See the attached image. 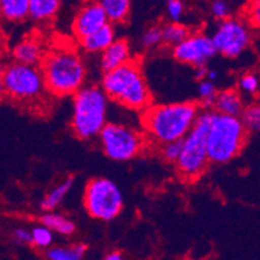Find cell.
Listing matches in <instances>:
<instances>
[{
  "instance_id": "cell-1",
  "label": "cell",
  "mask_w": 260,
  "mask_h": 260,
  "mask_svg": "<svg viewBox=\"0 0 260 260\" xmlns=\"http://www.w3.org/2000/svg\"><path fill=\"white\" fill-rule=\"evenodd\" d=\"M200 110V104L193 101L149 105L141 112L144 135L157 145L180 140L191 128Z\"/></svg>"
},
{
  "instance_id": "cell-2",
  "label": "cell",
  "mask_w": 260,
  "mask_h": 260,
  "mask_svg": "<svg viewBox=\"0 0 260 260\" xmlns=\"http://www.w3.org/2000/svg\"><path fill=\"white\" fill-rule=\"evenodd\" d=\"M46 91L56 98L73 96L86 83L87 69L77 51L66 47L53 48L40 61Z\"/></svg>"
},
{
  "instance_id": "cell-3",
  "label": "cell",
  "mask_w": 260,
  "mask_h": 260,
  "mask_svg": "<svg viewBox=\"0 0 260 260\" xmlns=\"http://www.w3.org/2000/svg\"><path fill=\"white\" fill-rule=\"evenodd\" d=\"M101 88L109 100L131 110L143 112L144 109L152 105L150 89L140 63L134 58L110 72L104 73Z\"/></svg>"
},
{
  "instance_id": "cell-4",
  "label": "cell",
  "mask_w": 260,
  "mask_h": 260,
  "mask_svg": "<svg viewBox=\"0 0 260 260\" xmlns=\"http://www.w3.org/2000/svg\"><path fill=\"white\" fill-rule=\"evenodd\" d=\"M109 98L101 86H82L73 94L72 128L80 140L98 138L108 123Z\"/></svg>"
},
{
  "instance_id": "cell-5",
  "label": "cell",
  "mask_w": 260,
  "mask_h": 260,
  "mask_svg": "<svg viewBox=\"0 0 260 260\" xmlns=\"http://www.w3.org/2000/svg\"><path fill=\"white\" fill-rule=\"evenodd\" d=\"M249 134L240 117L214 112L206 141L209 162L223 165L237 157L245 146Z\"/></svg>"
},
{
  "instance_id": "cell-6",
  "label": "cell",
  "mask_w": 260,
  "mask_h": 260,
  "mask_svg": "<svg viewBox=\"0 0 260 260\" xmlns=\"http://www.w3.org/2000/svg\"><path fill=\"white\" fill-rule=\"evenodd\" d=\"M212 114L214 110H200L191 128L183 138L180 155L175 163L184 180H197L209 166L206 141Z\"/></svg>"
},
{
  "instance_id": "cell-7",
  "label": "cell",
  "mask_w": 260,
  "mask_h": 260,
  "mask_svg": "<svg viewBox=\"0 0 260 260\" xmlns=\"http://www.w3.org/2000/svg\"><path fill=\"white\" fill-rule=\"evenodd\" d=\"M99 139L106 157L118 162L138 157L148 144L143 132L120 123H106L99 134Z\"/></svg>"
},
{
  "instance_id": "cell-8",
  "label": "cell",
  "mask_w": 260,
  "mask_h": 260,
  "mask_svg": "<svg viewBox=\"0 0 260 260\" xmlns=\"http://www.w3.org/2000/svg\"><path fill=\"white\" fill-rule=\"evenodd\" d=\"M84 209L92 217L103 221L114 220L123 209L119 186L105 177L92 179L84 190Z\"/></svg>"
},
{
  "instance_id": "cell-9",
  "label": "cell",
  "mask_w": 260,
  "mask_h": 260,
  "mask_svg": "<svg viewBox=\"0 0 260 260\" xmlns=\"http://www.w3.org/2000/svg\"><path fill=\"white\" fill-rule=\"evenodd\" d=\"M6 96L17 101H34L46 91L43 74L35 65L13 62L3 69Z\"/></svg>"
},
{
  "instance_id": "cell-10",
  "label": "cell",
  "mask_w": 260,
  "mask_h": 260,
  "mask_svg": "<svg viewBox=\"0 0 260 260\" xmlns=\"http://www.w3.org/2000/svg\"><path fill=\"white\" fill-rule=\"evenodd\" d=\"M216 53L226 58H237L252 43L250 26L241 18L231 17L221 20L211 37Z\"/></svg>"
},
{
  "instance_id": "cell-11",
  "label": "cell",
  "mask_w": 260,
  "mask_h": 260,
  "mask_svg": "<svg viewBox=\"0 0 260 260\" xmlns=\"http://www.w3.org/2000/svg\"><path fill=\"white\" fill-rule=\"evenodd\" d=\"M172 54L179 62L186 63L193 68H201L206 66V63L216 54V51L212 44L211 37L203 32H190L183 42L172 47Z\"/></svg>"
},
{
  "instance_id": "cell-12",
  "label": "cell",
  "mask_w": 260,
  "mask_h": 260,
  "mask_svg": "<svg viewBox=\"0 0 260 260\" xmlns=\"http://www.w3.org/2000/svg\"><path fill=\"white\" fill-rule=\"evenodd\" d=\"M108 22V17L100 4L96 0L88 2L79 9L73 21V34L79 40L99 30Z\"/></svg>"
},
{
  "instance_id": "cell-13",
  "label": "cell",
  "mask_w": 260,
  "mask_h": 260,
  "mask_svg": "<svg viewBox=\"0 0 260 260\" xmlns=\"http://www.w3.org/2000/svg\"><path fill=\"white\" fill-rule=\"evenodd\" d=\"M132 58L131 48L126 39H114L110 46L101 52L100 66L103 73L110 72Z\"/></svg>"
},
{
  "instance_id": "cell-14",
  "label": "cell",
  "mask_w": 260,
  "mask_h": 260,
  "mask_svg": "<svg viewBox=\"0 0 260 260\" xmlns=\"http://www.w3.org/2000/svg\"><path fill=\"white\" fill-rule=\"evenodd\" d=\"M115 39L114 26L110 22L105 23L103 27L96 30L92 34L79 39L80 47L88 53H101L106 47L110 46L113 40Z\"/></svg>"
},
{
  "instance_id": "cell-15",
  "label": "cell",
  "mask_w": 260,
  "mask_h": 260,
  "mask_svg": "<svg viewBox=\"0 0 260 260\" xmlns=\"http://www.w3.org/2000/svg\"><path fill=\"white\" fill-rule=\"evenodd\" d=\"M13 58L16 62L26 65H39L43 58V49L39 40L34 37L25 38L13 48Z\"/></svg>"
},
{
  "instance_id": "cell-16",
  "label": "cell",
  "mask_w": 260,
  "mask_h": 260,
  "mask_svg": "<svg viewBox=\"0 0 260 260\" xmlns=\"http://www.w3.org/2000/svg\"><path fill=\"white\" fill-rule=\"evenodd\" d=\"M243 106L245 105H243V100L240 91L236 88H226L216 93L214 112L225 115L240 117Z\"/></svg>"
},
{
  "instance_id": "cell-17",
  "label": "cell",
  "mask_w": 260,
  "mask_h": 260,
  "mask_svg": "<svg viewBox=\"0 0 260 260\" xmlns=\"http://www.w3.org/2000/svg\"><path fill=\"white\" fill-rule=\"evenodd\" d=\"M61 0H29L27 17L35 22L47 23L58 13Z\"/></svg>"
},
{
  "instance_id": "cell-18",
  "label": "cell",
  "mask_w": 260,
  "mask_h": 260,
  "mask_svg": "<svg viewBox=\"0 0 260 260\" xmlns=\"http://www.w3.org/2000/svg\"><path fill=\"white\" fill-rule=\"evenodd\" d=\"M105 12L110 23H123L128 20L131 0H96Z\"/></svg>"
},
{
  "instance_id": "cell-19",
  "label": "cell",
  "mask_w": 260,
  "mask_h": 260,
  "mask_svg": "<svg viewBox=\"0 0 260 260\" xmlns=\"http://www.w3.org/2000/svg\"><path fill=\"white\" fill-rule=\"evenodd\" d=\"M29 0H0V17L9 22H20L27 17Z\"/></svg>"
},
{
  "instance_id": "cell-20",
  "label": "cell",
  "mask_w": 260,
  "mask_h": 260,
  "mask_svg": "<svg viewBox=\"0 0 260 260\" xmlns=\"http://www.w3.org/2000/svg\"><path fill=\"white\" fill-rule=\"evenodd\" d=\"M86 252L87 246L84 243H77L68 247L49 246V249L46 251V257L49 260H80L83 259Z\"/></svg>"
},
{
  "instance_id": "cell-21",
  "label": "cell",
  "mask_w": 260,
  "mask_h": 260,
  "mask_svg": "<svg viewBox=\"0 0 260 260\" xmlns=\"http://www.w3.org/2000/svg\"><path fill=\"white\" fill-rule=\"evenodd\" d=\"M73 184H74V177H69V179H66L63 183H61L60 185L56 186L54 189H52L48 194L44 197L42 203H40V209L46 212L52 211V210L56 209V207L61 203V201L65 198V196L69 193Z\"/></svg>"
},
{
  "instance_id": "cell-22",
  "label": "cell",
  "mask_w": 260,
  "mask_h": 260,
  "mask_svg": "<svg viewBox=\"0 0 260 260\" xmlns=\"http://www.w3.org/2000/svg\"><path fill=\"white\" fill-rule=\"evenodd\" d=\"M160 31H162V43L169 47H175L190 34V29L188 26L180 22H171L169 25H165L160 27Z\"/></svg>"
},
{
  "instance_id": "cell-23",
  "label": "cell",
  "mask_w": 260,
  "mask_h": 260,
  "mask_svg": "<svg viewBox=\"0 0 260 260\" xmlns=\"http://www.w3.org/2000/svg\"><path fill=\"white\" fill-rule=\"evenodd\" d=\"M40 221L52 232H57L62 236H72L75 232V224L72 220L61 216V215L52 214L49 211L42 216Z\"/></svg>"
},
{
  "instance_id": "cell-24",
  "label": "cell",
  "mask_w": 260,
  "mask_h": 260,
  "mask_svg": "<svg viewBox=\"0 0 260 260\" xmlns=\"http://www.w3.org/2000/svg\"><path fill=\"white\" fill-rule=\"evenodd\" d=\"M216 86L212 80L202 79L200 80L198 86V94H200V108L206 109V110H212L215 104V98H216Z\"/></svg>"
},
{
  "instance_id": "cell-25",
  "label": "cell",
  "mask_w": 260,
  "mask_h": 260,
  "mask_svg": "<svg viewBox=\"0 0 260 260\" xmlns=\"http://www.w3.org/2000/svg\"><path fill=\"white\" fill-rule=\"evenodd\" d=\"M241 122L249 132H257L260 128V109L257 104H250L243 106L240 114Z\"/></svg>"
},
{
  "instance_id": "cell-26",
  "label": "cell",
  "mask_w": 260,
  "mask_h": 260,
  "mask_svg": "<svg viewBox=\"0 0 260 260\" xmlns=\"http://www.w3.org/2000/svg\"><path fill=\"white\" fill-rule=\"evenodd\" d=\"M30 233H31V243L39 249H48L53 242V233L46 225L35 226Z\"/></svg>"
},
{
  "instance_id": "cell-27",
  "label": "cell",
  "mask_w": 260,
  "mask_h": 260,
  "mask_svg": "<svg viewBox=\"0 0 260 260\" xmlns=\"http://www.w3.org/2000/svg\"><path fill=\"white\" fill-rule=\"evenodd\" d=\"M238 91L240 93L255 96L259 91V79L255 73H246L242 74L238 79Z\"/></svg>"
},
{
  "instance_id": "cell-28",
  "label": "cell",
  "mask_w": 260,
  "mask_h": 260,
  "mask_svg": "<svg viewBox=\"0 0 260 260\" xmlns=\"http://www.w3.org/2000/svg\"><path fill=\"white\" fill-rule=\"evenodd\" d=\"M181 146H183V139L180 140H174L165 143L160 145V154L167 162L175 163L180 155Z\"/></svg>"
},
{
  "instance_id": "cell-29",
  "label": "cell",
  "mask_w": 260,
  "mask_h": 260,
  "mask_svg": "<svg viewBox=\"0 0 260 260\" xmlns=\"http://www.w3.org/2000/svg\"><path fill=\"white\" fill-rule=\"evenodd\" d=\"M160 43H162V31H160V27H157V26L149 27L141 37V44L145 48H154Z\"/></svg>"
},
{
  "instance_id": "cell-30",
  "label": "cell",
  "mask_w": 260,
  "mask_h": 260,
  "mask_svg": "<svg viewBox=\"0 0 260 260\" xmlns=\"http://www.w3.org/2000/svg\"><path fill=\"white\" fill-rule=\"evenodd\" d=\"M167 13L172 22H180L184 15V4L181 0H166Z\"/></svg>"
},
{
  "instance_id": "cell-31",
  "label": "cell",
  "mask_w": 260,
  "mask_h": 260,
  "mask_svg": "<svg viewBox=\"0 0 260 260\" xmlns=\"http://www.w3.org/2000/svg\"><path fill=\"white\" fill-rule=\"evenodd\" d=\"M211 13L216 20H225L231 15L229 4L226 3L225 0H214L211 3Z\"/></svg>"
},
{
  "instance_id": "cell-32",
  "label": "cell",
  "mask_w": 260,
  "mask_h": 260,
  "mask_svg": "<svg viewBox=\"0 0 260 260\" xmlns=\"http://www.w3.org/2000/svg\"><path fill=\"white\" fill-rule=\"evenodd\" d=\"M15 237L16 240L20 241V242L31 243V233H30L29 231H26V229H16Z\"/></svg>"
},
{
  "instance_id": "cell-33",
  "label": "cell",
  "mask_w": 260,
  "mask_h": 260,
  "mask_svg": "<svg viewBox=\"0 0 260 260\" xmlns=\"http://www.w3.org/2000/svg\"><path fill=\"white\" fill-rule=\"evenodd\" d=\"M207 68L206 66H201V68H196V79L197 80H202V79H206L207 77Z\"/></svg>"
},
{
  "instance_id": "cell-34",
  "label": "cell",
  "mask_w": 260,
  "mask_h": 260,
  "mask_svg": "<svg viewBox=\"0 0 260 260\" xmlns=\"http://www.w3.org/2000/svg\"><path fill=\"white\" fill-rule=\"evenodd\" d=\"M3 69L4 66L0 65V100L6 98V88H4V82H3Z\"/></svg>"
},
{
  "instance_id": "cell-35",
  "label": "cell",
  "mask_w": 260,
  "mask_h": 260,
  "mask_svg": "<svg viewBox=\"0 0 260 260\" xmlns=\"http://www.w3.org/2000/svg\"><path fill=\"white\" fill-rule=\"evenodd\" d=\"M122 252L119 251H112L109 252L108 255L105 256L106 260H122Z\"/></svg>"
},
{
  "instance_id": "cell-36",
  "label": "cell",
  "mask_w": 260,
  "mask_h": 260,
  "mask_svg": "<svg viewBox=\"0 0 260 260\" xmlns=\"http://www.w3.org/2000/svg\"><path fill=\"white\" fill-rule=\"evenodd\" d=\"M217 77H219V74H217L216 70H214V69H211V70L209 69V70H207L206 79H210V80H212V82H214V80L217 79Z\"/></svg>"
},
{
  "instance_id": "cell-37",
  "label": "cell",
  "mask_w": 260,
  "mask_h": 260,
  "mask_svg": "<svg viewBox=\"0 0 260 260\" xmlns=\"http://www.w3.org/2000/svg\"><path fill=\"white\" fill-rule=\"evenodd\" d=\"M4 47V34L3 31H2V29H0V51L3 49Z\"/></svg>"
}]
</instances>
